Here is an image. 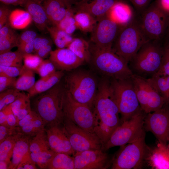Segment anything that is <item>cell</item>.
<instances>
[{
	"label": "cell",
	"mask_w": 169,
	"mask_h": 169,
	"mask_svg": "<svg viewBox=\"0 0 169 169\" xmlns=\"http://www.w3.org/2000/svg\"><path fill=\"white\" fill-rule=\"evenodd\" d=\"M92 109L95 120L94 132L101 140L103 146L121 124L111 78L103 76L99 81Z\"/></svg>",
	"instance_id": "1"
},
{
	"label": "cell",
	"mask_w": 169,
	"mask_h": 169,
	"mask_svg": "<svg viewBox=\"0 0 169 169\" xmlns=\"http://www.w3.org/2000/svg\"><path fill=\"white\" fill-rule=\"evenodd\" d=\"M93 68L103 76L117 79L130 78L133 74L128 63L111 49H101L90 45Z\"/></svg>",
	"instance_id": "2"
},
{
	"label": "cell",
	"mask_w": 169,
	"mask_h": 169,
	"mask_svg": "<svg viewBox=\"0 0 169 169\" xmlns=\"http://www.w3.org/2000/svg\"><path fill=\"white\" fill-rule=\"evenodd\" d=\"M59 82L39 94L34 102V111L42 119L46 126L63 123V104L66 90Z\"/></svg>",
	"instance_id": "3"
},
{
	"label": "cell",
	"mask_w": 169,
	"mask_h": 169,
	"mask_svg": "<svg viewBox=\"0 0 169 169\" xmlns=\"http://www.w3.org/2000/svg\"><path fill=\"white\" fill-rule=\"evenodd\" d=\"M164 50L162 42H146L129 63L130 69L133 74L145 78L147 76L152 77L161 68Z\"/></svg>",
	"instance_id": "4"
},
{
	"label": "cell",
	"mask_w": 169,
	"mask_h": 169,
	"mask_svg": "<svg viewBox=\"0 0 169 169\" xmlns=\"http://www.w3.org/2000/svg\"><path fill=\"white\" fill-rule=\"evenodd\" d=\"M98 83L91 72L78 69L69 73L65 77L64 87L75 100L93 109Z\"/></svg>",
	"instance_id": "5"
},
{
	"label": "cell",
	"mask_w": 169,
	"mask_h": 169,
	"mask_svg": "<svg viewBox=\"0 0 169 169\" xmlns=\"http://www.w3.org/2000/svg\"><path fill=\"white\" fill-rule=\"evenodd\" d=\"M148 41L136 16L131 21L122 28L112 49L128 64L141 48Z\"/></svg>",
	"instance_id": "6"
},
{
	"label": "cell",
	"mask_w": 169,
	"mask_h": 169,
	"mask_svg": "<svg viewBox=\"0 0 169 169\" xmlns=\"http://www.w3.org/2000/svg\"><path fill=\"white\" fill-rule=\"evenodd\" d=\"M139 16L137 18L139 24L147 39L163 43L169 24V13L156 1Z\"/></svg>",
	"instance_id": "7"
},
{
	"label": "cell",
	"mask_w": 169,
	"mask_h": 169,
	"mask_svg": "<svg viewBox=\"0 0 169 169\" xmlns=\"http://www.w3.org/2000/svg\"><path fill=\"white\" fill-rule=\"evenodd\" d=\"M147 114L141 109L129 119L121 123L103 146L105 151L116 146H121L131 142L145 134L144 121Z\"/></svg>",
	"instance_id": "8"
},
{
	"label": "cell",
	"mask_w": 169,
	"mask_h": 169,
	"mask_svg": "<svg viewBox=\"0 0 169 169\" xmlns=\"http://www.w3.org/2000/svg\"><path fill=\"white\" fill-rule=\"evenodd\" d=\"M145 134L134 141L120 146L113 157L111 169H141L145 166L147 145Z\"/></svg>",
	"instance_id": "9"
},
{
	"label": "cell",
	"mask_w": 169,
	"mask_h": 169,
	"mask_svg": "<svg viewBox=\"0 0 169 169\" xmlns=\"http://www.w3.org/2000/svg\"><path fill=\"white\" fill-rule=\"evenodd\" d=\"M111 79L121 115V123L129 119L141 108L131 78L122 79Z\"/></svg>",
	"instance_id": "10"
},
{
	"label": "cell",
	"mask_w": 169,
	"mask_h": 169,
	"mask_svg": "<svg viewBox=\"0 0 169 169\" xmlns=\"http://www.w3.org/2000/svg\"><path fill=\"white\" fill-rule=\"evenodd\" d=\"M63 111L64 116L76 125L84 130L94 133L95 120L92 109L76 101L66 90Z\"/></svg>",
	"instance_id": "11"
},
{
	"label": "cell",
	"mask_w": 169,
	"mask_h": 169,
	"mask_svg": "<svg viewBox=\"0 0 169 169\" xmlns=\"http://www.w3.org/2000/svg\"><path fill=\"white\" fill-rule=\"evenodd\" d=\"M141 109L146 113L152 112L167 102L147 79L133 74L131 77Z\"/></svg>",
	"instance_id": "12"
},
{
	"label": "cell",
	"mask_w": 169,
	"mask_h": 169,
	"mask_svg": "<svg viewBox=\"0 0 169 169\" xmlns=\"http://www.w3.org/2000/svg\"><path fill=\"white\" fill-rule=\"evenodd\" d=\"M62 124L75 153L102 149V142L95 134L83 129L65 116Z\"/></svg>",
	"instance_id": "13"
},
{
	"label": "cell",
	"mask_w": 169,
	"mask_h": 169,
	"mask_svg": "<svg viewBox=\"0 0 169 169\" xmlns=\"http://www.w3.org/2000/svg\"><path fill=\"white\" fill-rule=\"evenodd\" d=\"M124 26L116 22L108 13L97 22L91 33L90 41L98 48L111 49L119 32Z\"/></svg>",
	"instance_id": "14"
},
{
	"label": "cell",
	"mask_w": 169,
	"mask_h": 169,
	"mask_svg": "<svg viewBox=\"0 0 169 169\" xmlns=\"http://www.w3.org/2000/svg\"><path fill=\"white\" fill-rule=\"evenodd\" d=\"M145 130L152 133L157 140L169 142V103L161 108L147 114L144 121Z\"/></svg>",
	"instance_id": "15"
},
{
	"label": "cell",
	"mask_w": 169,
	"mask_h": 169,
	"mask_svg": "<svg viewBox=\"0 0 169 169\" xmlns=\"http://www.w3.org/2000/svg\"><path fill=\"white\" fill-rule=\"evenodd\" d=\"M74 169H106L111 167L113 158L102 149L76 152L73 156Z\"/></svg>",
	"instance_id": "16"
},
{
	"label": "cell",
	"mask_w": 169,
	"mask_h": 169,
	"mask_svg": "<svg viewBox=\"0 0 169 169\" xmlns=\"http://www.w3.org/2000/svg\"><path fill=\"white\" fill-rule=\"evenodd\" d=\"M29 151L32 160L40 168L46 169L55 154L49 144L45 129L31 137Z\"/></svg>",
	"instance_id": "17"
},
{
	"label": "cell",
	"mask_w": 169,
	"mask_h": 169,
	"mask_svg": "<svg viewBox=\"0 0 169 169\" xmlns=\"http://www.w3.org/2000/svg\"><path fill=\"white\" fill-rule=\"evenodd\" d=\"M45 131L49 146L54 152L74 156L75 152L63 124L46 126Z\"/></svg>",
	"instance_id": "18"
},
{
	"label": "cell",
	"mask_w": 169,
	"mask_h": 169,
	"mask_svg": "<svg viewBox=\"0 0 169 169\" xmlns=\"http://www.w3.org/2000/svg\"><path fill=\"white\" fill-rule=\"evenodd\" d=\"M157 140L155 146H147L145 166L151 169H169V142Z\"/></svg>",
	"instance_id": "19"
},
{
	"label": "cell",
	"mask_w": 169,
	"mask_h": 169,
	"mask_svg": "<svg viewBox=\"0 0 169 169\" xmlns=\"http://www.w3.org/2000/svg\"><path fill=\"white\" fill-rule=\"evenodd\" d=\"M49 55V59L59 70L70 71L84 63L67 48L52 51Z\"/></svg>",
	"instance_id": "20"
},
{
	"label": "cell",
	"mask_w": 169,
	"mask_h": 169,
	"mask_svg": "<svg viewBox=\"0 0 169 169\" xmlns=\"http://www.w3.org/2000/svg\"><path fill=\"white\" fill-rule=\"evenodd\" d=\"M120 0H81L74 8L75 11L86 12L93 16L98 22L106 15L117 2Z\"/></svg>",
	"instance_id": "21"
},
{
	"label": "cell",
	"mask_w": 169,
	"mask_h": 169,
	"mask_svg": "<svg viewBox=\"0 0 169 169\" xmlns=\"http://www.w3.org/2000/svg\"><path fill=\"white\" fill-rule=\"evenodd\" d=\"M42 3L50 24L57 26L64 17L67 8L61 0H43Z\"/></svg>",
	"instance_id": "22"
},
{
	"label": "cell",
	"mask_w": 169,
	"mask_h": 169,
	"mask_svg": "<svg viewBox=\"0 0 169 169\" xmlns=\"http://www.w3.org/2000/svg\"><path fill=\"white\" fill-rule=\"evenodd\" d=\"M23 7L39 30L43 31L46 29L50 23L42 4L27 0Z\"/></svg>",
	"instance_id": "23"
},
{
	"label": "cell",
	"mask_w": 169,
	"mask_h": 169,
	"mask_svg": "<svg viewBox=\"0 0 169 169\" xmlns=\"http://www.w3.org/2000/svg\"><path fill=\"white\" fill-rule=\"evenodd\" d=\"M64 75V71L58 70L51 75L41 77L27 91L28 96L30 98L49 90L59 83Z\"/></svg>",
	"instance_id": "24"
},
{
	"label": "cell",
	"mask_w": 169,
	"mask_h": 169,
	"mask_svg": "<svg viewBox=\"0 0 169 169\" xmlns=\"http://www.w3.org/2000/svg\"><path fill=\"white\" fill-rule=\"evenodd\" d=\"M108 14L113 20L123 25L130 23L136 16L130 7L121 1L114 5Z\"/></svg>",
	"instance_id": "25"
},
{
	"label": "cell",
	"mask_w": 169,
	"mask_h": 169,
	"mask_svg": "<svg viewBox=\"0 0 169 169\" xmlns=\"http://www.w3.org/2000/svg\"><path fill=\"white\" fill-rule=\"evenodd\" d=\"M31 137L23 135L16 141L13 149L8 169H17L23 158L29 151Z\"/></svg>",
	"instance_id": "26"
},
{
	"label": "cell",
	"mask_w": 169,
	"mask_h": 169,
	"mask_svg": "<svg viewBox=\"0 0 169 169\" xmlns=\"http://www.w3.org/2000/svg\"><path fill=\"white\" fill-rule=\"evenodd\" d=\"M84 62L90 63L91 58L90 44L81 38H76L67 48Z\"/></svg>",
	"instance_id": "27"
},
{
	"label": "cell",
	"mask_w": 169,
	"mask_h": 169,
	"mask_svg": "<svg viewBox=\"0 0 169 169\" xmlns=\"http://www.w3.org/2000/svg\"><path fill=\"white\" fill-rule=\"evenodd\" d=\"M30 98L28 94L20 92L17 99L11 104L12 110L18 123L31 110Z\"/></svg>",
	"instance_id": "28"
},
{
	"label": "cell",
	"mask_w": 169,
	"mask_h": 169,
	"mask_svg": "<svg viewBox=\"0 0 169 169\" xmlns=\"http://www.w3.org/2000/svg\"><path fill=\"white\" fill-rule=\"evenodd\" d=\"M32 20L27 11L16 9L11 12L8 21L11 26L15 29H23L28 26Z\"/></svg>",
	"instance_id": "29"
},
{
	"label": "cell",
	"mask_w": 169,
	"mask_h": 169,
	"mask_svg": "<svg viewBox=\"0 0 169 169\" xmlns=\"http://www.w3.org/2000/svg\"><path fill=\"white\" fill-rule=\"evenodd\" d=\"M74 17L77 28L84 33H91L97 21L89 13L83 11L75 12Z\"/></svg>",
	"instance_id": "30"
},
{
	"label": "cell",
	"mask_w": 169,
	"mask_h": 169,
	"mask_svg": "<svg viewBox=\"0 0 169 169\" xmlns=\"http://www.w3.org/2000/svg\"><path fill=\"white\" fill-rule=\"evenodd\" d=\"M46 169H74V156L64 153H55Z\"/></svg>",
	"instance_id": "31"
},
{
	"label": "cell",
	"mask_w": 169,
	"mask_h": 169,
	"mask_svg": "<svg viewBox=\"0 0 169 169\" xmlns=\"http://www.w3.org/2000/svg\"><path fill=\"white\" fill-rule=\"evenodd\" d=\"M46 29L58 48H67L73 39L72 35L68 34L56 26H48Z\"/></svg>",
	"instance_id": "32"
},
{
	"label": "cell",
	"mask_w": 169,
	"mask_h": 169,
	"mask_svg": "<svg viewBox=\"0 0 169 169\" xmlns=\"http://www.w3.org/2000/svg\"><path fill=\"white\" fill-rule=\"evenodd\" d=\"M35 82L34 71L23 65L22 73L16 79L13 88L19 91H27L33 85Z\"/></svg>",
	"instance_id": "33"
},
{
	"label": "cell",
	"mask_w": 169,
	"mask_h": 169,
	"mask_svg": "<svg viewBox=\"0 0 169 169\" xmlns=\"http://www.w3.org/2000/svg\"><path fill=\"white\" fill-rule=\"evenodd\" d=\"M23 135L19 132L9 136L0 143V161L6 160L10 162L15 144Z\"/></svg>",
	"instance_id": "34"
},
{
	"label": "cell",
	"mask_w": 169,
	"mask_h": 169,
	"mask_svg": "<svg viewBox=\"0 0 169 169\" xmlns=\"http://www.w3.org/2000/svg\"><path fill=\"white\" fill-rule=\"evenodd\" d=\"M75 13L74 8L72 6L67 8L64 17L56 26L72 35L78 29L74 17Z\"/></svg>",
	"instance_id": "35"
},
{
	"label": "cell",
	"mask_w": 169,
	"mask_h": 169,
	"mask_svg": "<svg viewBox=\"0 0 169 169\" xmlns=\"http://www.w3.org/2000/svg\"><path fill=\"white\" fill-rule=\"evenodd\" d=\"M45 124L39 117L20 128L16 127L17 131L23 135L33 136L45 129Z\"/></svg>",
	"instance_id": "36"
},
{
	"label": "cell",
	"mask_w": 169,
	"mask_h": 169,
	"mask_svg": "<svg viewBox=\"0 0 169 169\" xmlns=\"http://www.w3.org/2000/svg\"><path fill=\"white\" fill-rule=\"evenodd\" d=\"M23 54L18 50L9 51L0 55V65L21 67L23 60Z\"/></svg>",
	"instance_id": "37"
},
{
	"label": "cell",
	"mask_w": 169,
	"mask_h": 169,
	"mask_svg": "<svg viewBox=\"0 0 169 169\" xmlns=\"http://www.w3.org/2000/svg\"><path fill=\"white\" fill-rule=\"evenodd\" d=\"M21 92L15 89L10 88L0 93V111L13 102Z\"/></svg>",
	"instance_id": "38"
},
{
	"label": "cell",
	"mask_w": 169,
	"mask_h": 169,
	"mask_svg": "<svg viewBox=\"0 0 169 169\" xmlns=\"http://www.w3.org/2000/svg\"><path fill=\"white\" fill-rule=\"evenodd\" d=\"M18 35L15 32L0 38V54L10 51L14 47H17Z\"/></svg>",
	"instance_id": "39"
},
{
	"label": "cell",
	"mask_w": 169,
	"mask_h": 169,
	"mask_svg": "<svg viewBox=\"0 0 169 169\" xmlns=\"http://www.w3.org/2000/svg\"><path fill=\"white\" fill-rule=\"evenodd\" d=\"M24 65L26 68L35 71L43 61V58L37 54H31L23 55Z\"/></svg>",
	"instance_id": "40"
},
{
	"label": "cell",
	"mask_w": 169,
	"mask_h": 169,
	"mask_svg": "<svg viewBox=\"0 0 169 169\" xmlns=\"http://www.w3.org/2000/svg\"><path fill=\"white\" fill-rule=\"evenodd\" d=\"M56 71L55 66L49 59L43 60L35 72L41 78L51 75Z\"/></svg>",
	"instance_id": "41"
},
{
	"label": "cell",
	"mask_w": 169,
	"mask_h": 169,
	"mask_svg": "<svg viewBox=\"0 0 169 169\" xmlns=\"http://www.w3.org/2000/svg\"><path fill=\"white\" fill-rule=\"evenodd\" d=\"M164 53L161 66L159 71L155 74L169 76V44H164Z\"/></svg>",
	"instance_id": "42"
},
{
	"label": "cell",
	"mask_w": 169,
	"mask_h": 169,
	"mask_svg": "<svg viewBox=\"0 0 169 169\" xmlns=\"http://www.w3.org/2000/svg\"><path fill=\"white\" fill-rule=\"evenodd\" d=\"M23 66L18 67L0 65V76L11 77L19 76L22 71Z\"/></svg>",
	"instance_id": "43"
},
{
	"label": "cell",
	"mask_w": 169,
	"mask_h": 169,
	"mask_svg": "<svg viewBox=\"0 0 169 169\" xmlns=\"http://www.w3.org/2000/svg\"><path fill=\"white\" fill-rule=\"evenodd\" d=\"M36 165L32 159L29 151L22 159L17 169H36Z\"/></svg>",
	"instance_id": "44"
},
{
	"label": "cell",
	"mask_w": 169,
	"mask_h": 169,
	"mask_svg": "<svg viewBox=\"0 0 169 169\" xmlns=\"http://www.w3.org/2000/svg\"><path fill=\"white\" fill-rule=\"evenodd\" d=\"M6 115L7 127L14 128L18 125L15 116L11 109V104L8 105L3 110Z\"/></svg>",
	"instance_id": "45"
},
{
	"label": "cell",
	"mask_w": 169,
	"mask_h": 169,
	"mask_svg": "<svg viewBox=\"0 0 169 169\" xmlns=\"http://www.w3.org/2000/svg\"><path fill=\"white\" fill-rule=\"evenodd\" d=\"M133 5L137 14L141 15L149 6L151 0H129Z\"/></svg>",
	"instance_id": "46"
},
{
	"label": "cell",
	"mask_w": 169,
	"mask_h": 169,
	"mask_svg": "<svg viewBox=\"0 0 169 169\" xmlns=\"http://www.w3.org/2000/svg\"><path fill=\"white\" fill-rule=\"evenodd\" d=\"M37 34L32 30H26L19 36L18 38L17 47L30 40L37 37Z\"/></svg>",
	"instance_id": "47"
},
{
	"label": "cell",
	"mask_w": 169,
	"mask_h": 169,
	"mask_svg": "<svg viewBox=\"0 0 169 169\" xmlns=\"http://www.w3.org/2000/svg\"><path fill=\"white\" fill-rule=\"evenodd\" d=\"M16 79V77L0 76V92L10 89L11 87H13Z\"/></svg>",
	"instance_id": "48"
},
{
	"label": "cell",
	"mask_w": 169,
	"mask_h": 169,
	"mask_svg": "<svg viewBox=\"0 0 169 169\" xmlns=\"http://www.w3.org/2000/svg\"><path fill=\"white\" fill-rule=\"evenodd\" d=\"M18 133L16 127L13 128L0 125V143L9 136Z\"/></svg>",
	"instance_id": "49"
},
{
	"label": "cell",
	"mask_w": 169,
	"mask_h": 169,
	"mask_svg": "<svg viewBox=\"0 0 169 169\" xmlns=\"http://www.w3.org/2000/svg\"><path fill=\"white\" fill-rule=\"evenodd\" d=\"M39 117L35 111L31 110L24 117L18 121L16 127H21Z\"/></svg>",
	"instance_id": "50"
},
{
	"label": "cell",
	"mask_w": 169,
	"mask_h": 169,
	"mask_svg": "<svg viewBox=\"0 0 169 169\" xmlns=\"http://www.w3.org/2000/svg\"><path fill=\"white\" fill-rule=\"evenodd\" d=\"M11 11L6 6H1L0 7V29L8 21Z\"/></svg>",
	"instance_id": "51"
},
{
	"label": "cell",
	"mask_w": 169,
	"mask_h": 169,
	"mask_svg": "<svg viewBox=\"0 0 169 169\" xmlns=\"http://www.w3.org/2000/svg\"><path fill=\"white\" fill-rule=\"evenodd\" d=\"M34 39L18 46V50L23 54L31 53L34 51Z\"/></svg>",
	"instance_id": "52"
},
{
	"label": "cell",
	"mask_w": 169,
	"mask_h": 169,
	"mask_svg": "<svg viewBox=\"0 0 169 169\" xmlns=\"http://www.w3.org/2000/svg\"><path fill=\"white\" fill-rule=\"evenodd\" d=\"M49 44H52V42L50 39L37 37L34 40V51L36 52L41 48Z\"/></svg>",
	"instance_id": "53"
},
{
	"label": "cell",
	"mask_w": 169,
	"mask_h": 169,
	"mask_svg": "<svg viewBox=\"0 0 169 169\" xmlns=\"http://www.w3.org/2000/svg\"><path fill=\"white\" fill-rule=\"evenodd\" d=\"M52 51V44H49L41 48L36 52V54L43 59L50 55Z\"/></svg>",
	"instance_id": "54"
},
{
	"label": "cell",
	"mask_w": 169,
	"mask_h": 169,
	"mask_svg": "<svg viewBox=\"0 0 169 169\" xmlns=\"http://www.w3.org/2000/svg\"><path fill=\"white\" fill-rule=\"evenodd\" d=\"M27 0H0L2 3L6 5H13L24 6Z\"/></svg>",
	"instance_id": "55"
},
{
	"label": "cell",
	"mask_w": 169,
	"mask_h": 169,
	"mask_svg": "<svg viewBox=\"0 0 169 169\" xmlns=\"http://www.w3.org/2000/svg\"><path fill=\"white\" fill-rule=\"evenodd\" d=\"M157 1L160 6L169 13V0H157Z\"/></svg>",
	"instance_id": "56"
},
{
	"label": "cell",
	"mask_w": 169,
	"mask_h": 169,
	"mask_svg": "<svg viewBox=\"0 0 169 169\" xmlns=\"http://www.w3.org/2000/svg\"><path fill=\"white\" fill-rule=\"evenodd\" d=\"M0 125L7 126L6 115L3 110L0 111Z\"/></svg>",
	"instance_id": "57"
},
{
	"label": "cell",
	"mask_w": 169,
	"mask_h": 169,
	"mask_svg": "<svg viewBox=\"0 0 169 169\" xmlns=\"http://www.w3.org/2000/svg\"><path fill=\"white\" fill-rule=\"evenodd\" d=\"M65 4L67 8L72 6L81 0H61Z\"/></svg>",
	"instance_id": "58"
},
{
	"label": "cell",
	"mask_w": 169,
	"mask_h": 169,
	"mask_svg": "<svg viewBox=\"0 0 169 169\" xmlns=\"http://www.w3.org/2000/svg\"><path fill=\"white\" fill-rule=\"evenodd\" d=\"M10 162L6 160L0 161V169H8Z\"/></svg>",
	"instance_id": "59"
},
{
	"label": "cell",
	"mask_w": 169,
	"mask_h": 169,
	"mask_svg": "<svg viewBox=\"0 0 169 169\" xmlns=\"http://www.w3.org/2000/svg\"><path fill=\"white\" fill-rule=\"evenodd\" d=\"M169 42V22L167 28L164 38L163 42L164 44L166 43Z\"/></svg>",
	"instance_id": "60"
},
{
	"label": "cell",
	"mask_w": 169,
	"mask_h": 169,
	"mask_svg": "<svg viewBox=\"0 0 169 169\" xmlns=\"http://www.w3.org/2000/svg\"><path fill=\"white\" fill-rule=\"evenodd\" d=\"M31 0L36 3H40V4H41L42 3L43 1V0Z\"/></svg>",
	"instance_id": "61"
},
{
	"label": "cell",
	"mask_w": 169,
	"mask_h": 169,
	"mask_svg": "<svg viewBox=\"0 0 169 169\" xmlns=\"http://www.w3.org/2000/svg\"><path fill=\"white\" fill-rule=\"evenodd\" d=\"M169 43V42H168V43Z\"/></svg>",
	"instance_id": "62"
}]
</instances>
